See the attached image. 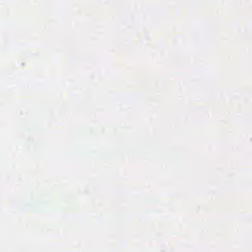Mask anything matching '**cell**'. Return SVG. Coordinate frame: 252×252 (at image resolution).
<instances>
[]
</instances>
